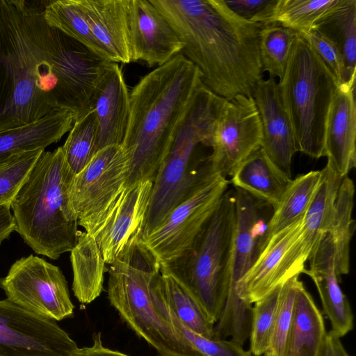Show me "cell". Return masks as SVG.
<instances>
[{"instance_id": "6da1fadb", "label": "cell", "mask_w": 356, "mask_h": 356, "mask_svg": "<svg viewBox=\"0 0 356 356\" xmlns=\"http://www.w3.org/2000/svg\"><path fill=\"white\" fill-rule=\"evenodd\" d=\"M40 2L0 0V131L63 111L81 118L110 62L50 26Z\"/></svg>"}, {"instance_id": "7a4b0ae2", "label": "cell", "mask_w": 356, "mask_h": 356, "mask_svg": "<svg viewBox=\"0 0 356 356\" xmlns=\"http://www.w3.org/2000/svg\"><path fill=\"white\" fill-rule=\"evenodd\" d=\"M183 43L182 54L201 74L202 83L229 100L251 95L262 79V25L236 15L224 0H151Z\"/></svg>"}, {"instance_id": "3957f363", "label": "cell", "mask_w": 356, "mask_h": 356, "mask_svg": "<svg viewBox=\"0 0 356 356\" xmlns=\"http://www.w3.org/2000/svg\"><path fill=\"white\" fill-rule=\"evenodd\" d=\"M201 82L198 68L179 54L132 88L129 119L121 145L129 159L126 185L154 180Z\"/></svg>"}, {"instance_id": "277c9868", "label": "cell", "mask_w": 356, "mask_h": 356, "mask_svg": "<svg viewBox=\"0 0 356 356\" xmlns=\"http://www.w3.org/2000/svg\"><path fill=\"white\" fill-rule=\"evenodd\" d=\"M108 275L111 305L159 356H204L170 321L161 265L141 238L131 242L109 264Z\"/></svg>"}, {"instance_id": "5b68a950", "label": "cell", "mask_w": 356, "mask_h": 356, "mask_svg": "<svg viewBox=\"0 0 356 356\" xmlns=\"http://www.w3.org/2000/svg\"><path fill=\"white\" fill-rule=\"evenodd\" d=\"M74 176L62 147L43 151L13 199L15 231L35 253L57 259L75 246L80 232L70 202Z\"/></svg>"}, {"instance_id": "8992f818", "label": "cell", "mask_w": 356, "mask_h": 356, "mask_svg": "<svg viewBox=\"0 0 356 356\" xmlns=\"http://www.w3.org/2000/svg\"><path fill=\"white\" fill-rule=\"evenodd\" d=\"M227 101L203 83L195 90L153 181L141 238L158 227L175 207L214 175L207 163L198 170L193 169L191 160L197 145H206Z\"/></svg>"}, {"instance_id": "52a82bcc", "label": "cell", "mask_w": 356, "mask_h": 356, "mask_svg": "<svg viewBox=\"0 0 356 356\" xmlns=\"http://www.w3.org/2000/svg\"><path fill=\"white\" fill-rule=\"evenodd\" d=\"M277 83L297 152L313 159L325 156V124L339 83L332 71L298 33L284 76Z\"/></svg>"}, {"instance_id": "ba28073f", "label": "cell", "mask_w": 356, "mask_h": 356, "mask_svg": "<svg viewBox=\"0 0 356 356\" xmlns=\"http://www.w3.org/2000/svg\"><path fill=\"white\" fill-rule=\"evenodd\" d=\"M235 198L227 190L188 252L172 266L184 286L215 324L229 288Z\"/></svg>"}, {"instance_id": "9c48e42d", "label": "cell", "mask_w": 356, "mask_h": 356, "mask_svg": "<svg viewBox=\"0 0 356 356\" xmlns=\"http://www.w3.org/2000/svg\"><path fill=\"white\" fill-rule=\"evenodd\" d=\"M229 181L213 175L175 207L154 230L141 238L161 266H172L191 248L228 190Z\"/></svg>"}, {"instance_id": "30bf717a", "label": "cell", "mask_w": 356, "mask_h": 356, "mask_svg": "<svg viewBox=\"0 0 356 356\" xmlns=\"http://www.w3.org/2000/svg\"><path fill=\"white\" fill-rule=\"evenodd\" d=\"M7 299L32 313L54 321L73 315L66 279L59 267L33 254L16 260L0 279Z\"/></svg>"}, {"instance_id": "8fae6325", "label": "cell", "mask_w": 356, "mask_h": 356, "mask_svg": "<svg viewBox=\"0 0 356 356\" xmlns=\"http://www.w3.org/2000/svg\"><path fill=\"white\" fill-rule=\"evenodd\" d=\"M129 156L122 145H110L96 152L74 177L71 205L78 225L89 233L113 204L126 185Z\"/></svg>"}, {"instance_id": "7c38bea8", "label": "cell", "mask_w": 356, "mask_h": 356, "mask_svg": "<svg viewBox=\"0 0 356 356\" xmlns=\"http://www.w3.org/2000/svg\"><path fill=\"white\" fill-rule=\"evenodd\" d=\"M304 216L270 238L236 286L241 300L252 305L303 273L310 256L303 238Z\"/></svg>"}, {"instance_id": "4fadbf2b", "label": "cell", "mask_w": 356, "mask_h": 356, "mask_svg": "<svg viewBox=\"0 0 356 356\" xmlns=\"http://www.w3.org/2000/svg\"><path fill=\"white\" fill-rule=\"evenodd\" d=\"M262 129L251 95L227 100L216 120L206 146L212 152L206 163L211 173L231 177L241 163L261 147Z\"/></svg>"}, {"instance_id": "5bb4252c", "label": "cell", "mask_w": 356, "mask_h": 356, "mask_svg": "<svg viewBox=\"0 0 356 356\" xmlns=\"http://www.w3.org/2000/svg\"><path fill=\"white\" fill-rule=\"evenodd\" d=\"M79 350L55 321L0 300V356H78Z\"/></svg>"}, {"instance_id": "9a60e30c", "label": "cell", "mask_w": 356, "mask_h": 356, "mask_svg": "<svg viewBox=\"0 0 356 356\" xmlns=\"http://www.w3.org/2000/svg\"><path fill=\"white\" fill-rule=\"evenodd\" d=\"M153 181L125 185L119 195L88 233L96 241L106 264H111L134 240L141 238Z\"/></svg>"}, {"instance_id": "2e32d148", "label": "cell", "mask_w": 356, "mask_h": 356, "mask_svg": "<svg viewBox=\"0 0 356 356\" xmlns=\"http://www.w3.org/2000/svg\"><path fill=\"white\" fill-rule=\"evenodd\" d=\"M132 62L161 66L181 54L183 43L151 0H129Z\"/></svg>"}, {"instance_id": "e0dca14e", "label": "cell", "mask_w": 356, "mask_h": 356, "mask_svg": "<svg viewBox=\"0 0 356 356\" xmlns=\"http://www.w3.org/2000/svg\"><path fill=\"white\" fill-rule=\"evenodd\" d=\"M97 134L95 154L110 145H121L130 113L129 93L121 69L110 61L99 77L90 102Z\"/></svg>"}, {"instance_id": "ac0fdd59", "label": "cell", "mask_w": 356, "mask_h": 356, "mask_svg": "<svg viewBox=\"0 0 356 356\" xmlns=\"http://www.w3.org/2000/svg\"><path fill=\"white\" fill-rule=\"evenodd\" d=\"M252 97L262 129L261 148L273 163L291 177L292 158L296 150L290 119L284 107L275 79H261Z\"/></svg>"}, {"instance_id": "d6986e66", "label": "cell", "mask_w": 356, "mask_h": 356, "mask_svg": "<svg viewBox=\"0 0 356 356\" xmlns=\"http://www.w3.org/2000/svg\"><path fill=\"white\" fill-rule=\"evenodd\" d=\"M309 268L302 273L314 282L322 303L323 312L329 318L331 331L339 337L353 327V315L346 296L339 286L334 267V245L325 233L309 257Z\"/></svg>"}, {"instance_id": "ffe728a7", "label": "cell", "mask_w": 356, "mask_h": 356, "mask_svg": "<svg viewBox=\"0 0 356 356\" xmlns=\"http://www.w3.org/2000/svg\"><path fill=\"white\" fill-rule=\"evenodd\" d=\"M355 86L339 85L327 118L325 156L341 177L356 166V105Z\"/></svg>"}, {"instance_id": "44dd1931", "label": "cell", "mask_w": 356, "mask_h": 356, "mask_svg": "<svg viewBox=\"0 0 356 356\" xmlns=\"http://www.w3.org/2000/svg\"><path fill=\"white\" fill-rule=\"evenodd\" d=\"M92 35L113 63L132 62L129 0H77Z\"/></svg>"}, {"instance_id": "7402d4cb", "label": "cell", "mask_w": 356, "mask_h": 356, "mask_svg": "<svg viewBox=\"0 0 356 356\" xmlns=\"http://www.w3.org/2000/svg\"><path fill=\"white\" fill-rule=\"evenodd\" d=\"M230 178L234 188L268 204L273 210L292 180L273 163L261 147L245 159Z\"/></svg>"}, {"instance_id": "603a6c76", "label": "cell", "mask_w": 356, "mask_h": 356, "mask_svg": "<svg viewBox=\"0 0 356 356\" xmlns=\"http://www.w3.org/2000/svg\"><path fill=\"white\" fill-rule=\"evenodd\" d=\"M75 114L63 111L35 122L0 131V161L22 152L45 149L72 129Z\"/></svg>"}, {"instance_id": "cb8c5ba5", "label": "cell", "mask_w": 356, "mask_h": 356, "mask_svg": "<svg viewBox=\"0 0 356 356\" xmlns=\"http://www.w3.org/2000/svg\"><path fill=\"white\" fill-rule=\"evenodd\" d=\"M326 334L322 314L299 280L284 356H318Z\"/></svg>"}, {"instance_id": "d4e9b609", "label": "cell", "mask_w": 356, "mask_h": 356, "mask_svg": "<svg viewBox=\"0 0 356 356\" xmlns=\"http://www.w3.org/2000/svg\"><path fill=\"white\" fill-rule=\"evenodd\" d=\"M70 252L73 272L72 291L82 304H89L102 290L106 262L95 238L86 232H79Z\"/></svg>"}, {"instance_id": "484cf974", "label": "cell", "mask_w": 356, "mask_h": 356, "mask_svg": "<svg viewBox=\"0 0 356 356\" xmlns=\"http://www.w3.org/2000/svg\"><path fill=\"white\" fill-rule=\"evenodd\" d=\"M321 172L320 183L304 216L303 238L310 254L332 223L337 197L343 178L327 164Z\"/></svg>"}, {"instance_id": "4316f807", "label": "cell", "mask_w": 356, "mask_h": 356, "mask_svg": "<svg viewBox=\"0 0 356 356\" xmlns=\"http://www.w3.org/2000/svg\"><path fill=\"white\" fill-rule=\"evenodd\" d=\"M312 29L337 47L345 67L343 83L353 86L356 70V1L345 0L342 5L318 21Z\"/></svg>"}, {"instance_id": "83f0119b", "label": "cell", "mask_w": 356, "mask_h": 356, "mask_svg": "<svg viewBox=\"0 0 356 356\" xmlns=\"http://www.w3.org/2000/svg\"><path fill=\"white\" fill-rule=\"evenodd\" d=\"M321 170H312L292 179L267 223L266 243L275 234L302 218L316 192Z\"/></svg>"}, {"instance_id": "f1b7e54d", "label": "cell", "mask_w": 356, "mask_h": 356, "mask_svg": "<svg viewBox=\"0 0 356 356\" xmlns=\"http://www.w3.org/2000/svg\"><path fill=\"white\" fill-rule=\"evenodd\" d=\"M354 196V183L346 176L338 191L334 220L326 232L334 245V267L339 277L348 274L350 270V245L355 228L353 218Z\"/></svg>"}, {"instance_id": "f546056e", "label": "cell", "mask_w": 356, "mask_h": 356, "mask_svg": "<svg viewBox=\"0 0 356 356\" xmlns=\"http://www.w3.org/2000/svg\"><path fill=\"white\" fill-rule=\"evenodd\" d=\"M161 273L168 302L177 318L195 333L213 339L214 324L209 320L174 271L168 266H161Z\"/></svg>"}, {"instance_id": "4dcf8cb0", "label": "cell", "mask_w": 356, "mask_h": 356, "mask_svg": "<svg viewBox=\"0 0 356 356\" xmlns=\"http://www.w3.org/2000/svg\"><path fill=\"white\" fill-rule=\"evenodd\" d=\"M344 1L277 0L266 24H278L296 33L305 32Z\"/></svg>"}, {"instance_id": "1f68e13d", "label": "cell", "mask_w": 356, "mask_h": 356, "mask_svg": "<svg viewBox=\"0 0 356 356\" xmlns=\"http://www.w3.org/2000/svg\"><path fill=\"white\" fill-rule=\"evenodd\" d=\"M44 16L50 26L59 29L100 57L108 60L104 51L94 38L77 0L47 1Z\"/></svg>"}, {"instance_id": "d6a6232c", "label": "cell", "mask_w": 356, "mask_h": 356, "mask_svg": "<svg viewBox=\"0 0 356 356\" xmlns=\"http://www.w3.org/2000/svg\"><path fill=\"white\" fill-rule=\"evenodd\" d=\"M296 32L278 24L262 25L259 37V54L262 72L270 78L284 76Z\"/></svg>"}, {"instance_id": "836d02e7", "label": "cell", "mask_w": 356, "mask_h": 356, "mask_svg": "<svg viewBox=\"0 0 356 356\" xmlns=\"http://www.w3.org/2000/svg\"><path fill=\"white\" fill-rule=\"evenodd\" d=\"M97 134V123L93 110L74 121L62 148L65 161L75 175L94 156Z\"/></svg>"}, {"instance_id": "e575fe53", "label": "cell", "mask_w": 356, "mask_h": 356, "mask_svg": "<svg viewBox=\"0 0 356 356\" xmlns=\"http://www.w3.org/2000/svg\"><path fill=\"white\" fill-rule=\"evenodd\" d=\"M282 285L255 302L252 308L250 352L254 356L266 353L270 347Z\"/></svg>"}, {"instance_id": "d590c367", "label": "cell", "mask_w": 356, "mask_h": 356, "mask_svg": "<svg viewBox=\"0 0 356 356\" xmlns=\"http://www.w3.org/2000/svg\"><path fill=\"white\" fill-rule=\"evenodd\" d=\"M43 151H28L0 161V204L11 203Z\"/></svg>"}, {"instance_id": "8d00e7d4", "label": "cell", "mask_w": 356, "mask_h": 356, "mask_svg": "<svg viewBox=\"0 0 356 356\" xmlns=\"http://www.w3.org/2000/svg\"><path fill=\"white\" fill-rule=\"evenodd\" d=\"M299 276H295L282 285L274 320L269 350L270 356H284L292 323L294 302Z\"/></svg>"}, {"instance_id": "74e56055", "label": "cell", "mask_w": 356, "mask_h": 356, "mask_svg": "<svg viewBox=\"0 0 356 356\" xmlns=\"http://www.w3.org/2000/svg\"><path fill=\"white\" fill-rule=\"evenodd\" d=\"M168 301V300H167ZM167 312L170 321L187 341L204 356H252L242 346L230 339H214L199 335L185 326L176 316L168 302Z\"/></svg>"}, {"instance_id": "f35d334b", "label": "cell", "mask_w": 356, "mask_h": 356, "mask_svg": "<svg viewBox=\"0 0 356 356\" xmlns=\"http://www.w3.org/2000/svg\"><path fill=\"white\" fill-rule=\"evenodd\" d=\"M303 38L332 71L339 84L344 81L345 67L341 53L336 45L318 31L312 29L298 33Z\"/></svg>"}, {"instance_id": "ab89813d", "label": "cell", "mask_w": 356, "mask_h": 356, "mask_svg": "<svg viewBox=\"0 0 356 356\" xmlns=\"http://www.w3.org/2000/svg\"><path fill=\"white\" fill-rule=\"evenodd\" d=\"M236 15L248 21L266 25L277 0H224Z\"/></svg>"}, {"instance_id": "60d3db41", "label": "cell", "mask_w": 356, "mask_h": 356, "mask_svg": "<svg viewBox=\"0 0 356 356\" xmlns=\"http://www.w3.org/2000/svg\"><path fill=\"white\" fill-rule=\"evenodd\" d=\"M92 339L93 342L90 346L79 348L78 356H130L121 351L106 347L100 332L95 333Z\"/></svg>"}, {"instance_id": "b9f144b4", "label": "cell", "mask_w": 356, "mask_h": 356, "mask_svg": "<svg viewBox=\"0 0 356 356\" xmlns=\"http://www.w3.org/2000/svg\"><path fill=\"white\" fill-rule=\"evenodd\" d=\"M318 356H350L343 346L340 337L330 330L327 332Z\"/></svg>"}, {"instance_id": "7bdbcfd3", "label": "cell", "mask_w": 356, "mask_h": 356, "mask_svg": "<svg viewBox=\"0 0 356 356\" xmlns=\"http://www.w3.org/2000/svg\"><path fill=\"white\" fill-rule=\"evenodd\" d=\"M16 230L15 221L10 204H0V243Z\"/></svg>"}, {"instance_id": "ee69618b", "label": "cell", "mask_w": 356, "mask_h": 356, "mask_svg": "<svg viewBox=\"0 0 356 356\" xmlns=\"http://www.w3.org/2000/svg\"><path fill=\"white\" fill-rule=\"evenodd\" d=\"M263 356H270L268 353H265Z\"/></svg>"}]
</instances>
